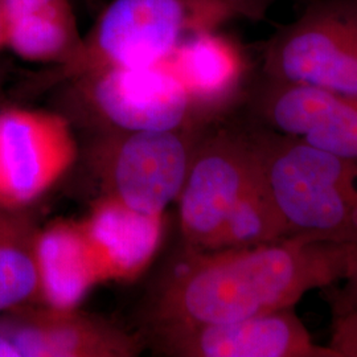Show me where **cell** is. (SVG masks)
<instances>
[{
  "label": "cell",
  "mask_w": 357,
  "mask_h": 357,
  "mask_svg": "<svg viewBox=\"0 0 357 357\" xmlns=\"http://www.w3.org/2000/svg\"><path fill=\"white\" fill-rule=\"evenodd\" d=\"M165 65L206 123L237 98L248 73L241 45L218 29L187 33Z\"/></svg>",
  "instance_id": "cell-12"
},
{
  "label": "cell",
  "mask_w": 357,
  "mask_h": 357,
  "mask_svg": "<svg viewBox=\"0 0 357 357\" xmlns=\"http://www.w3.org/2000/svg\"><path fill=\"white\" fill-rule=\"evenodd\" d=\"M259 169L253 132L218 128L199 139L178 195L187 249H213L227 217Z\"/></svg>",
  "instance_id": "cell-7"
},
{
  "label": "cell",
  "mask_w": 357,
  "mask_h": 357,
  "mask_svg": "<svg viewBox=\"0 0 357 357\" xmlns=\"http://www.w3.org/2000/svg\"><path fill=\"white\" fill-rule=\"evenodd\" d=\"M85 3H88L89 6H93V4H96L97 3V0H84Z\"/></svg>",
  "instance_id": "cell-23"
},
{
  "label": "cell",
  "mask_w": 357,
  "mask_h": 357,
  "mask_svg": "<svg viewBox=\"0 0 357 357\" xmlns=\"http://www.w3.org/2000/svg\"><path fill=\"white\" fill-rule=\"evenodd\" d=\"M139 342L76 310L47 305L0 312V357H132Z\"/></svg>",
  "instance_id": "cell-9"
},
{
  "label": "cell",
  "mask_w": 357,
  "mask_h": 357,
  "mask_svg": "<svg viewBox=\"0 0 357 357\" xmlns=\"http://www.w3.org/2000/svg\"><path fill=\"white\" fill-rule=\"evenodd\" d=\"M252 132L287 238L357 246V162L266 128Z\"/></svg>",
  "instance_id": "cell-2"
},
{
  "label": "cell",
  "mask_w": 357,
  "mask_h": 357,
  "mask_svg": "<svg viewBox=\"0 0 357 357\" xmlns=\"http://www.w3.org/2000/svg\"><path fill=\"white\" fill-rule=\"evenodd\" d=\"M262 77L357 97V0H315L264 47Z\"/></svg>",
  "instance_id": "cell-5"
},
{
  "label": "cell",
  "mask_w": 357,
  "mask_h": 357,
  "mask_svg": "<svg viewBox=\"0 0 357 357\" xmlns=\"http://www.w3.org/2000/svg\"><path fill=\"white\" fill-rule=\"evenodd\" d=\"M250 105L264 128L357 162V97L264 77Z\"/></svg>",
  "instance_id": "cell-10"
},
{
  "label": "cell",
  "mask_w": 357,
  "mask_h": 357,
  "mask_svg": "<svg viewBox=\"0 0 357 357\" xmlns=\"http://www.w3.org/2000/svg\"><path fill=\"white\" fill-rule=\"evenodd\" d=\"M356 246L278 243L187 249L155 302L159 328L245 319L291 308L308 293L344 280Z\"/></svg>",
  "instance_id": "cell-1"
},
{
  "label": "cell",
  "mask_w": 357,
  "mask_h": 357,
  "mask_svg": "<svg viewBox=\"0 0 357 357\" xmlns=\"http://www.w3.org/2000/svg\"><path fill=\"white\" fill-rule=\"evenodd\" d=\"M56 90L57 112L94 135L206 125L165 63L100 70Z\"/></svg>",
  "instance_id": "cell-3"
},
{
  "label": "cell",
  "mask_w": 357,
  "mask_h": 357,
  "mask_svg": "<svg viewBox=\"0 0 357 357\" xmlns=\"http://www.w3.org/2000/svg\"><path fill=\"white\" fill-rule=\"evenodd\" d=\"M77 153L73 125L63 113L0 109V204L29 208L72 168Z\"/></svg>",
  "instance_id": "cell-8"
},
{
  "label": "cell",
  "mask_w": 357,
  "mask_h": 357,
  "mask_svg": "<svg viewBox=\"0 0 357 357\" xmlns=\"http://www.w3.org/2000/svg\"><path fill=\"white\" fill-rule=\"evenodd\" d=\"M342 284L337 289L328 287V298L331 302L332 311L357 310V246L349 262L348 273Z\"/></svg>",
  "instance_id": "cell-19"
},
{
  "label": "cell",
  "mask_w": 357,
  "mask_h": 357,
  "mask_svg": "<svg viewBox=\"0 0 357 357\" xmlns=\"http://www.w3.org/2000/svg\"><path fill=\"white\" fill-rule=\"evenodd\" d=\"M6 48L35 64H60L81 43L70 0H1Z\"/></svg>",
  "instance_id": "cell-15"
},
{
  "label": "cell",
  "mask_w": 357,
  "mask_h": 357,
  "mask_svg": "<svg viewBox=\"0 0 357 357\" xmlns=\"http://www.w3.org/2000/svg\"><path fill=\"white\" fill-rule=\"evenodd\" d=\"M6 48V32H4V20L1 11V0H0V52Z\"/></svg>",
  "instance_id": "cell-21"
},
{
  "label": "cell",
  "mask_w": 357,
  "mask_h": 357,
  "mask_svg": "<svg viewBox=\"0 0 357 357\" xmlns=\"http://www.w3.org/2000/svg\"><path fill=\"white\" fill-rule=\"evenodd\" d=\"M105 281H132L149 268L163 237L165 215H149L102 196L82 220Z\"/></svg>",
  "instance_id": "cell-13"
},
{
  "label": "cell",
  "mask_w": 357,
  "mask_h": 357,
  "mask_svg": "<svg viewBox=\"0 0 357 357\" xmlns=\"http://www.w3.org/2000/svg\"><path fill=\"white\" fill-rule=\"evenodd\" d=\"M289 229L259 169L227 217L213 249L250 248L287 238Z\"/></svg>",
  "instance_id": "cell-17"
},
{
  "label": "cell",
  "mask_w": 357,
  "mask_h": 357,
  "mask_svg": "<svg viewBox=\"0 0 357 357\" xmlns=\"http://www.w3.org/2000/svg\"><path fill=\"white\" fill-rule=\"evenodd\" d=\"M229 17L241 16L258 22L264 19L275 0H211Z\"/></svg>",
  "instance_id": "cell-20"
},
{
  "label": "cell",
  "mask_w": 357,
  "mask_h": 357,
  "mask_svg": "<svg viewBox=\"0 0 357 357\" xmlns=\"http://www.w3.org/2000/svg\"><path fill=\"white\" fill-rule=\"evenodd\" d=\"M327 347L335 357H357V310L333 312L331 337Z\"/></svg>",
  "instance_id": "cell-18"
},
{
  "label": "cell",
  "mask_w": 357,
  "mask_h": 357,
  "mask_svg": "<svg viewBox=\"0 0 357 357\" xmlns=\"http://www.w3.org/2000/svg\"><path fill=\"white\" fill-rule=\"evenodd\" d=\"M160 347L180 357H335L317 344L291 308L245 319L159 328Z\"/></svg>",
  "instance_id": "cell-11"
},
{
  "label": "cell",
  "mask_w": 357,
  "mask_h": 357,
  "mask_svg": "<svg viewBox=\"0 0 357 357\" xmlns=\"http://www.w3.org/2000/svg\"><path fill=\"white\" fill-rule=\"evenodd\" d=\"M36 255L43 305L76 310L96 284L105 282L82 221L57 220L41 228Z\"/></svg>",
  "instance_id": "cell-14"
},
{
  "label": "cell",
  "mask_w": 357,
  "mask_h": 357,
  "mask_svg": "<svg viewBox=\"0 0 357 357\" xmlns=\"http://www.w3.org/2000/svg\"><path fill=\"white\" fill-rule=\"evenodd\" d=\"M4 78H6V73L4 69L0 66V91L3 89V84H4Z\"/></svg>",
  "instance_id": "cell-22"
},
{
  "label": "cell",
  "mask_w": 357,
  "mask_h": 357,
  "mask_svg": "<svg viewBox=\"0 0 357 357\" xmlns=\"http://www.w3.org/2000/svg\"><path fill=\"white\" fill-rule=\"evenodd\" d=\"M40 229L29 208L0 204V312L43 305L36 255Z\"/></svg>",
  "instance_id": "cell-16"
},
{
  "label": "cell",
  "mask_w": 357,
  "mask_h": 357,
  "mask_svg": "<svg viewBox=\"0 0 357 357\" xmlns=\"http://www.w3.org/2000/svg\"><path fill=\"white\" fill-rule=\"evenodd\" d=\"M187 33L184 0H113L76 51L38 72L26 88L40 93L100 70L162 64Z\"/></svg>",
  "instance_id": "cell-4"
},
{
  "label": "cell",
  "mask_w": 357,
  "mask_h": 357,
  "mask_svg": "<svg viewBox=\"0 0 357 357\" xmlns=\"http://www.w3.org/2000/svg\"><path fill=\"white\" fill-rule=\"evenodd\" d=\"M203 126L94 135L91 162L103 196L149 215L178 200Z\"/></svg>",
  "instance_id": "cell-6"
}]
</instances>
